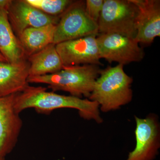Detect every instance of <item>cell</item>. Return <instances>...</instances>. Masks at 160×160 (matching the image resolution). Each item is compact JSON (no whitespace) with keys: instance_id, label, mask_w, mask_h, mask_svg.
Segmentation results:
<instances>
[{"instance_id":"1","label":"cell","mask_w":160,"mask_h":160,"mask_svg":"<svg viewBox=\"0 0 160 160\" xmlns=\"http://www.w3.org/2000/svg\"><path fill=\"white\" fill-rule=\"evenodd\" d=\"M42 86L29 85L22 92L16 95L14 108L20 114L29 108H33L38 113L49 114L53 110L62 108L77 109L81 117L93 119L98 123L102 122L99 111L98 103L88 99L65 96L47 91Z\"/></svg>"},{"instance_id":"2","label":"cell","mask_w":160,"mask_h":160,"mask_svg":"<svg viewBox=\"0 0 160 160\" xmlns=\"http://www.w3.org/2000/svg\"><path fill=\"white\" fill-rule=\"evenodd\" d=\"M132 79L126 74L124 66L118 64L100 70L89 98L101 105L103 112L118 109L132 98Z\"/></svg>"},{"instance_id":"3","label":"cell","mask_w":160,"mask_h":160,"mask_svg":"<svg viewBox=\"0 0 160 160\" xmlns=\"http://www.w3.org/2000/svg\"><path fill=\"white\" fill-rule=\"evenodd\" d=\"M100 70L96 65L64 66L59 71L52 74L29 77L28 82L46 84L54 92L62 91L76 97L83 95L89 97Z\"/></svg>"},{"instance_id":"4","label":"cell","mask_w":160,"mask_h":160,"mask_svg":"<svg viewBox=\"0 0 160 160\" xmlns=\"http://www.w3.org/2000/svg\"><path fill=\"white\" fill-rule=\"evenodd\" d=\"M139 9L132 0H104L99 33H117L135 38Z\"/></svg>"},{"instance_id":"5","label":"cell","mask_w":160,"mask_h":160,"mask_svg":"<svg viewBox=\"0 0 160 160\" xmlns=\"http://www.w3.org/2000/svg\"><path fill=\"white\" fill-rule=\"evenodd\" d=\"M98 33V23L86 12L85 1H73L60 17L56 26L53 44Z\"/></svg>"},{"instance_id":"6","label":"cell","mask_w":160,"mask_h":160,"mask_svg":"<svg viewBox=\"0 0 160 160\" xmlns=\"http://www.w3.org/2000/svg\"><path fill=\"white\" fill-rule=\"evenodd\" d=\"M101 58L123 66L144 58L145 52L134 38L117 33H102L97 36Z\"/></svg>"},{"instance_id":"7","label":"cell","mask_w":160,"mask_h":160,"mask_svg":"<svg viewBox=\"0 0 160 160\" xmlns=\"http://www.w3.org/2000/svg\"><path fill=\"white\" fill-rule=\"evenodd\" d=\"M97 35H92L56 45L63 66L101 65Z\"/></svg>"},{"instance_id":"8","label":"cell","mask_w":160,"mask_h":160,"mask_svg":"<svg viewBox=\"0 0 160 160\" xmlns=\"http://www.w3.org/2000/svg\"><path fill=\"white\" fill-rule=\"evenodd\" d=\"M16 95L0 98V159L14 149L22 128V120L15 109Z\"/></svg>"},{"instance_id":"9","label":"cell","mask_w":160,"mask_h":160,"mask_svg":"<svg viewBox=\"0 0 160 160\" xmlns=\"http://www.w3.org/2000/svg\"><path fill=\"white\" fill-rule=\"evenodd\" d=\"M7 12L12 28L18 38L28 28H38L49 24L57 25L61 17L46 14L26 0L11 1L7 8Z\"/></svg>"},{"instance_id":"10","label":"cell","mask_w":160,"mask_h":160,"mask_svg":"<svg viewBox=\"0 0 160 160\" xmlns=\"http://www.w3.org/2000/svg\"><path fill=\"white\" fill-rule=\"evenodd\" d=\"M136 145L127 160H152L159 147L158 124L154 117L145 119L135 117Z\"/></svg>"},{"instance_id":"11","label":"cell","mask_w":160,"mask_h":160,"mask_svg":"<svg viewBox=\"0 0 160 160\" xmlns=\"http://www.w3.org/2000/svg\"><path fill=\"white\" fill-rule=\"evenodd\" d=\"M139 9L135 39L139 43L151 44L160 36V2L132 0Z\"/></svg>"},{"instance_id":"12","label":"cell","mask_w":160,"mask_h":160,"mask_svg":"<svg viewBox=\"0 0 160 160\" xmlns=\"http://www.w3.org/2000/svg\"><path fill=\"white\" fill-rule=\"evenodd\" d=\"M28 60L18 63L0 61V98L22 92L29 86Z\"/></svg>"},{"instance_id":"13","label":"cell","mask_w":160,"mask_h":160,"mask_svg":"<svg viewBox=\"0 0 160 160\" xmlns=\"http://www.w3.org/2000/svg\"><path fill=\"white\" fill-rule=\"evenodd\" d=\"M0 52L9 63L27 60L19 40L12 28L6 7H0Z\"/></svg>"},{"instance_id":"14","label":"cell","mask_w":160,"mask_h":160,"mask_svg":"<svg viewBox=\"0 0 160 160\" xmlns=\"http://www.w3.org/2000/svg\"><path fill=\"white\" fill-rule=\"evenodd\" d=\"M27 60L29 63V77L52 74L59 71L64 66L56 45L53 43L32 55Z\"/></svg>"},{"instance_id":"15","label":"cell","mask_w":160,"mask_h":160,"mask_svg":"<svg viewBox=\"0 0 160 160\" xmlns=\"http://www.w3.org/2000/svg\"><path fill=\"white\" fill-rule=\"evenodd\" d=\"M56 25L49 24L38 28H29L19 37L27 58L53 43Z\"/></svg>"},{"instance_id":"16","label":"cell","mask_w":160,"mask_h":160,"mask_svg":"<svg viewBox=\"0 0 160 160\" xmlns=\"http://www.w3.org/2000/svg\"><path fill=\"white\" fill-rule=\"evenodd\" d=\"M32 6L52 16L59 17L73 2L71 0H26Z\"/></svg>"},{"instance_id":"17","label":"cell","mask_w":160,"mask_h":160,"mask_svg":"<svg viewBox=\"0 0 160 160\" xmlns=\"http://www.w3.org/2000/svg\"><path fill=\"white\" fill-rule=\"evenodd\" d=\"M104 0H86L85 1L86 10L89 17L98 22L102 9Z\"/></svg>"},{"instance_id":"18","label":"cell","mask_w":160,"mask_h":160,"mask_svg":"<svg viewBox=\"0 0 160 160\" xmlns=\"http://www.w3.org/2000/svg\"><path fill=\"white\" fill-rule=\"evenodd\" d=\"M11 0H0V7L8 8Z\"/></svg>"},{"instance_id":"19","label":"cell","mask_w":160,"mask_h":160,"mask_svg":"<svg viewBox=\"0 0 160 160\" xmlns=\"http://www.w3.org/2000/svg\"><path fill=\"white\" fill-rule=\"evenodd\" d=\"M0 61H2V62H7L5 58L3 57L1 52H0Z\"/></svg>"},{"instance_id":"20","label":"cell","mask_w":160,"mask_h":160,"mask_svg":"<svg viewBox=\"0 0 160 160\" xmlns=\"http://www.w3.org/2000/svg\"><path fill=\"white\" fill-rule=\"evenodd\" d=\"M0 160H5V159H0Z\"/></svg>"}]
</instances>
